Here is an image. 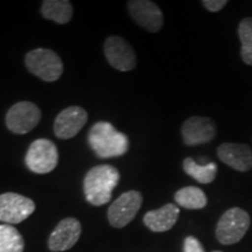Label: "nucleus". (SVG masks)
<instances>
[{
    "label": "nucleus",
    "instance_id": "423d86ee",
    "mask_svg": "<svg viewBox=\"0 0 252 252\" xmlns=\"http://www.w3.org/2000/svg\"><path fill=\"white\" fill-rule=\"evenodd\" d=\"M41 121V110L32 102H19L6 113V126L15 134H26L36 127Z\"/></svg>",
    "mask_w": 252,
    "mask_h": 252
},
{
    "label": "nucleus",
    "instance_id": "a211bd4d",
    "mask_svg": "<svg viewBox=\"0 0 252 252\" xmlns=\"http://www.w3.org/2000/svg\"><path fill=\"white\" fill-rule=\"evenodd\" d=\"M174 200L179 206L189 210L202 209L208 203L207 195L204 194V191L194 186L179 189L174 195Z\"/></svg>",
    "mask_w": 252,
    "mask_h": 252
},
{
    "label": "nucleus",
    "instance_id": "39448f33",
    "mask_svg": "<svg viewBox=\"0 0 252 252\" xmlns=\"http://www.w3.org/2000/svg\"><path fill=\"white\" fill-rule=\"evenodd\" d=\"M59 162V151L52 140H34L30 145L25 157V163L31 172L35 174H48L56 168Z\"/></svg>",
    "mask_w": 252,
    "mask_h": 252
},
{
    "label": "nucleus",
    "instance_id": "4468645a",
    "mask_svg": "<svg viewBox=\"0 0 252 252\" xmlns=\"http://www.w3.org/2000/svg\"><path fill=\"white\" fill-rule=\"evenodd\" d=\"M217 157L235 171L245 173L252 168V150L247 144H220L217 147Z\"/></svg>",
    "mask_w": 252,
    "mask_h": 252
},
{
    "label": "nucleus",
    "instance_id": "ddd939ff",
    "mask_svg": "<svg viewBox=\"0 0 252 252\" xmlns=\"http://www.w3.org/2000/svg\"><path fill=\"white\" fill-rule=\"evenodd\" d=\"M88 122V113L81 106H68L59 113L54 122L55 135L60 139H70L77 135Z\"/></svg>",
    "mask_w": 252,
    "mask_h": 252
},
{
    "label": "nucleus",
    "instance_id": "aec40b11",
    "mask_svg": "<svg viewBox=\"0 0 252 252\" xmlns=\"http://www.w3.org/2000/svg\"><path fill=\"white\" fill-rule=\"evenodd\" d=\"M241 56L245 64L252 65V18H245L238 25Z\"/></svg>",
    "mask_w": 252,
    "mask_h": 252
},
{
    "label": "nucleus",
    "instance_id": "6e6552de",
    "mask_svg": "<svg viewBox=\"0 0 252 252\" xmlns=\"http://www.w3.org/2000/svg\"><path fill=\"white\" fill-rule=\"evenodd\" d=\"M35 210V203L30 197L17 193L0 195V220L6 224H19Z\"/></svg>",
    "mask_w": 252,
    "mask_h": 252
},
{
    "label": "nucleus",
    "instance_id": "6ab92c4d",
    "mask_svg": "<svg viewBox=\"0 0 252 252\" xmlns=\"http://www.w3.org/2000/svg\"><path fill=\"white\" fill-rule=\"evenodd\" d=\"M25 241L20 232L9 224H0V252H24Z\"/></svg>",
    "mask_w": 252,
    "mask_h": 252
},
{
    "label": "nucleus",
    "instance_id": "f3484780",
    "mask_svg": "<svg viewBox=\"0 0 252 252\" xmlns=\"http://www.w3.org/2000/svg\"><path fill=\"white\" fill-rule=\"evenodd\" d=\"M182 168L187 175L193 178L198 184L208 185L215 180L217 175V165L208 162L207 165H198L193 158H186L182 162Z\"/></svg>",
    "mask_w": 252,
    "mask_h": 252
},
{
    "label": "nucleus",
    "instance_id": "7ed1b4c3",
    "mask_svg": "<svg viewBox=\"0 0 252 252\" xmlns=\"http://www.w3.org/2000/svg\"><path fill=\"white\" fill-rule=\"evenodd\" d=\"M250 216L241 208H230L220 216L216 225V238L220 244L238 243L250 228Z\"/></svg>",
    "mask_w": 252,
    "mask_h": 252
},
{
    "label": "nucleus",
    "instance_id": "5701e85b",
    "mask_svg": "<svg viewBox=\"0 0 252 252\" xmlns=\"http://www.w3.org/2000/svg\"><path fill=\"white\" fill-rule=\"evenodd\" d=\"M213 252H222V251H213Z\"/></svg>",
    "mask_w": 252,
    "mask_h": 252
},
{
    "label": "nucleus",
    "instance_id": "9d476101",
    "mask_svg": "<svg viewBox=\"0 0 252 252\" xmlns=\"http://www.w3.org/2000/svg\"><path fill=\"white\" fill-rule=\"evenodd\" d=\"M181 134L187 146H196L214 140L217 134V127L213 119L193 116L182 124Z\"/></svg>",
    "mask_w": 252,
    "mask_h": 252
},
{
    "label": "nucleus",
    "instance_id": "4be33fe9",
    "mask_svg": "<svg viewBox=\"0 0 252 252\" xmlns=\"http://www.w3.org/2000/svg\"><path fill=\"white\" fill-rule=\"evenodd\" d=\"M226 4H228L226 0H203L202 1L204 8H207L209 12H213V13L220 12V9L225 7Z\"/></svg>",
    "mask_w": 252,
    "mask_h": 252
},
{
    "label": "nucleus",
    "instance_id": "1a4fd4ad",
    "mask_svg": "<svg viewBox=\"0 0 252 252\" xmlns=\"http://www.w3.org/2000/svg\"><path fill=\"white\" fill-rule=\"evenodd\" d=\"M104 54L110 64L119 71H131L137 65L133 48L121 36L113 35L105 40Z\"/></svg>",
    "mask_w": 252,
    "mask_h": 252
},
{
    "label": "nucleus",
    "instance_id": "9b49d317",
    "mask_svg": "<svg viewBox=\"0 0 252 252\" xmlns=\"http://www.w3.org/2000/svg\"><path fill=\"white\" fill-rule=\"evenodd\" d=\"M127 8L132 19L150 33H157L163 26V15L159 6L150 0H131Z\"/></svg>",
    "mask_w": 252,
    "mask_h": 252
},
{
    "label": "nucleus",
    "instance_id": "412c9836",
    "mask_svg": "<svg viewBox=\"0 0 252 252\" xmlns=\"http://www.w3.org/2000/svg\"><path fill=\"white\" fill-rule=\"evenodd\" d=\"M184 252H206L197 238L189 236L185 239Z\"/></svg>",
    "mask_w": 252,
    "mask_h": 252
},
{
    "label": "nucleus",
    "instance_id": "f257e3e1",
    "mask_svg": "<svg viewBox=\"0 0 252 252\" xmlns=\"http://www.w3.org/2000/svg\"><path fill=\"white\" fill-rule=\"evenodd\" d=\"M121 174L111 165L94 166L87 173L83 181L84 195L93 206L99 207L111 200L112 190L117 187Z\"/></svg>",
    "mask_w": 252,
    "mask_h": 252
},
{
    "label": "nucleus",
    "instance_id": "2eb2a0df",
    "mask_svg": "<svg viewBox=\"0 0 252 252\" xmlns=\"http://www.w3.org/2000/svg\"><path fill=\"white\" fill-rule=\"evenodd\" d=\"M180 209L173 203H167L159 209L151 210L144 216V224L153 232H165L175 225Z\"/></svg>",
    "mask_w": 252,
    "mask_h": 252
},
{
    "label": "nucleus",
    "instance_id": "f03ea898",
    "mask_svg": "<svg viewBox=\"0 0 252 252\" xmlns=\"http://www.w3.org/2000/svg\"><path fill=\"white\" fill-rule=\"evenodd\" d=\"M90 149L100 159L122 157L128 151L127 135L117 131L111 123L98 122L88 135Z\"/></svg>",
    "mask_w": 252,
    "mask_h": 252
},
{
    "label": "nucleus",
    "instance_id": "dca6fc26",
    "mask_svg": "<svg viewBox=\"0 0 252 252\" xmlns=\"http://www.w3.org/2000/svg\"><path fill=\"white\" fill-rule=\"evenodd\" d=\"M74 8L68 0H45L41 5V14L47 20L64 25L71 20Z\"/></svg>",
    "mask_w": 252,
    "mask_h": 252
},
{
    "label": "nucleus",
    "instance_id": "20e7f679",
    "mask_svg": "<svg viewBox=\"0 0 252 252\" xmlns=\"http://www.w3.org/2000/svg\"><path fill=\"white\" fill-rule=\"evenodd\" d=\"M25 64L31 74L45 82H55L62 76V60L50 49L37 48L31 50L25 58Z\"/></svg>",
    "mask_w": 252,
    "mask_h": 252
},
{
    "label": "nucleus",
    "instance_id": "0eeeda50",
    "mask_svg": "<svg viewBox=\"0 0 252 252\" xmlns=\"http://www.w3.org/2000/svg\"><path fill=\"white\" fill-rule=\"evenodd\" d=\"M143 203V195L138 190H128L123 193L108 210L110 224L117 229L124 228L131 223L139 212Z\"/></svg>",
    "mask_w": 252,
    "mask_h": 252
},
{
    "label": "nucleus",
    "instance_id": "f8f14e48",
    "mask_svg": "<svg viewBox=\"0 0 252 252\" xmlns=\"http://www.w3.org/2000/svg\"><path fill=\"white\" fill-rule=\"evenodd\" d=\"M82 234V225L78 220L67 217L60 220L49 236L48 248L53 252H62L71 249L77 243Z\"/></svg>",
    "mask_w": 252,
    "mask_h": 252
}]
</instances>
